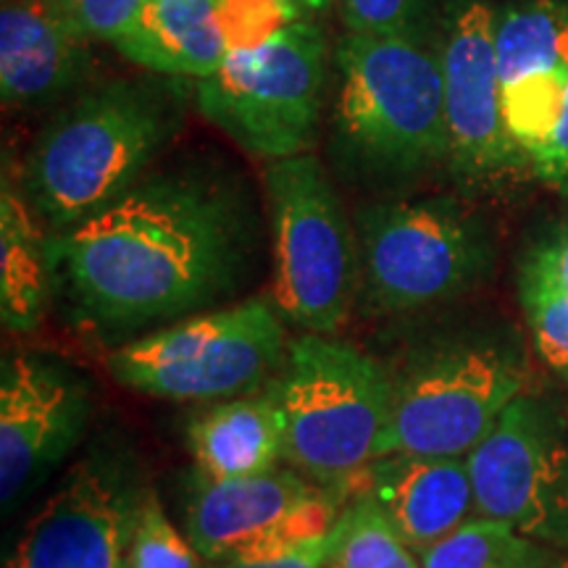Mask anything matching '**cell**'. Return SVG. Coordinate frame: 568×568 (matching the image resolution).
<instances>
[{
	"label": "cell",
	"mask_w": 568,
	"mask_h": 568,
	"mask_svg": "<svg viewBox=\"0 0 568 568\" xmlns=\"http://www.w3.org/2000/svg\"><path fill=\"white\" fill-rule=\"evenodd\" d=\"M477 516L539 545L568 542V435L542 397H516L466 456Z\"/></svg>",
	"instance_id": "obj_10"
},
{
	"label": "cell",
	"mask_w": 568,
	"mask_h": 568,
	"mask_svg": "<svg viewBox=\"0 0 568 568\" xmlns=\"http://www.w3.org/2000/svg\"><path fill=\"white\" fill-rule=\"evenodd\" d=\"M518 297L537 355L552 372L568 376V295L524 264L518 274Z\"/></svg>",
	"instance_id": "obj_23"
},
{
	"label": "cell",
	"mask_w": 568,
	"mask_h": 568,
	"mask_svg": "<svg viewBox=\"0 0 568 568\" xmlns=\"http://www.w3.org/2000/svg\"><path fill=\"white\" fill-rule=\"evenodd\" d=\"M329 568H422V560L395 535L379 508L358 495L343 514V537Z\"/></svg>",
	"instance_id": "obj_22"
},
{
	"label": "cell",
	"mask_w": 568,
	"mask_h": 568,
	"mask_svg": "<svg viewBox=\"0 0 568 568\" xmlns=\"http://www.w3.org/2000/svg\"><path fill=\"white\" fill-rule=\"evenodd\" d=\"M552 556L508 524L474 516L443 542L424 550L422 568H539Z\"/></svg>",
	"instance_id": "obj_21"
},
{
	"label": "cell",
	"mask_w": 568,
	"mask_h": 568,
	"mask_svg": "<svg viewBox=\"0 0 568 568\" xmlns=\"http://www.w3.org/2000/svg\"><path fill=\"white\" fill-rule=\"evenodd\" d=\"M539 568H568V556H550Z\"/></svg>",
	"instance_id": "obj_32"
},
{
	"label": "cell",
	"mask_w": 568,
	"mask_h": 568,
	"mask_svg": "<svg viewBox=\"0 0 568 568\" xmlns=\"http://www.w3.org/2000/svg\"><path fill=\"white\" fill-rule=\"evenodd\" d=\"M90 38L59 0H6L0 11V95L9 109H38L88 80Z\"/></svg>",
	"instance_id": "obj_15"
},
{
	"label": "cell",
	"mask_w": 568,
	"mask_h": 568,
	"mask_svg": "<svg viewBox=\"0 0 568 568\" xmlns=\"http://www.w3.org/2000/svg\"><path fill=\"white\" fill-rule=\"evenodd\" d=\"M524 264L535 268L545 280L556 284L560 293L568 295V222L552 230L531 247Z\"/></svg>",
	"instance_id": "obj_30"
},
{
	"label": "cell",
	"mask_w": 568,
	"mask_h": 568,
	"mask_svg": "<svg viewBox=\"0 0 568 568\" xmlns=\"http://www.w3.org/2000/svg\"><path fill=\"white\" fill-rule=\"evenodd\" d=\"M351 500L293 466H274L240 479L195 471L187 487L184 535L205 564L240 552L311 542L329 535Z\"/></svg>",
	"instance_id": "obj_11"
},
{
	"label": "cell",
	"mask_w": 568,
	"mask_h": 568,
	"mask_svg": "<svg viewBox=\"0 0 568 568\" xmlns=\"http://www.w3.org/2000/svg\"><path fill=\"white\" fill-rule=\"evenodd\" d=\"M274 385L284 416V464L353 503L368 464L382 456L393 376L343 339L303 335L290 343Z\"/></svg>",
	"instance_id": "obj_4"
},
{
	"label": "cell",
	"mask_w": 568,
	"mask_h": 568,
	"mask_svg": "<svg viewBox=\"0 0 568 568\" xmlns=\"http://www.w3.org/2000/svg\"><path fill=\"white\" fill-rule=\"evenodd\" d=\"M51 255L77 318L105 337H130L230 295L245 274L251 226L219 184L161 174L51 234Z\"/></svg>",
	"instance_id": "obj_1"
},
{
	"label": "cell",
	"mask_w": 568,
	"mask_h": 568,
	"mask_svg": "<svg viewBox=\"0 0 568 568\" xmlns=\"http://www.w3.org/2000/svg\"><path fill=\"white\" fill-rule=\"evenodd\" d=\"M142 495L122 458L92 453L30 518L6 568H124Z\"/></svg>",
	"instance_id": "obj_13"
},
{
	"label": "cell",
	"mask_w": 568,
	"mask_h": 568,
	"mask_svg": "<svg viewBox=\"0 0 568 568\" xmlns=\"http://www.w3.org/2000/svg\"><path fill=\"white\" fill-rule=\"evenodd\" d=\"M303 19L287 0H216V24L230 51H255Z\"/></svg>",
	"instance_id": "obj_25"
},
{
	"label": "cell",
	"mask_w": 568,
	"mask_h": 568,
	"mask_svg": "<svg viewBox=\"0 0 568 568\" xmlns=\"http://www.w3.org/2000/svg\"><path fill=\"white\" fill-rule=\"evenodd\" d=\"M272 301L305 335H335L361 290L358 240L314 153L272 161Z\"/></svg>",
	"instance_id": "obj_7"
},
{
	"label": "cell",
	"mask_w": 568,
	"mask_h": 568,
	"mask_svg": "<svg viewBox=\"0 0 568 568\" xmlns=\"http://www.w3.org/2000/svg\"><path fill=\"white\" fill-rule=\"evenodd\" d=\"M124 568H209L187 535L174 527L161 500L145 489L134 516Z\"/></svg>",
	"instance_id": "obj_24"
},
{
	"label": "cell",
	"mask_w": 568,
	"mask_h": 568,
	"mask_svg": "<svg viewBox=\"0 0 568 568\" xmlns=\"http://www.w3.org/2000/svg\"><path fill=\"white\" fill-rule=\"evenodd\" d=\"M337 145L368 176H414L447 163L439 48L418 32L353 34L337 45Z\"/></svg>",
	"instance_id": "obj_3"
},
{
	"label": "cell",
	"mask_w": 568,
	"mask_h": 568,
	"mask_svg": "<svg viewBox=\"0 0 568 568\" xmlns=\"http://www.w3.org/2000/svg\"><path fill=\"white\" fill-rule=\"evenodd\" d=\"M389 376L393 410L382 456L464 458L527 393L529 368L508 339L471 335L418 347Z\"/></svg>",
	"instance_id": "obj_5"
},
{
	"label": "cell",
	"mask_w": 568,
	"mask_h": 568,
	"mask_svg": "<svg viewBox=\"0 0 568 568\" xmlns=\"http://www.w3.org/2000/svg\"><path fill=\"white\" fill-rule=\"evenodd\" d=\"M116 51L151 74L205 80L226 59L216 0H145Z\"/></svg>",
	"instance_id": "obj_18"
},
{
	"label": "cell",
	"mask_w": 568,
	"mask_h": 568,
	"mask_svg": "<svg viewBox=\"0 0 568 568\" xmlns=\"http://www.w3.org/2000/svg\"><path fill=\"white\" fill-rule=\"evenodd\" d=\"M182 122L174 84L116 80L69 105L34 142L24 197L51 234L88 222L142 182Z\"/></svg>",
	"instance_id": "obj_2"
},
{
	"label": "cell",
	"mask_w": 568,
	"mask_h": 568,
	"mask_svg": "<svg viewBox=\"0 0 568 568\" xmlns=\"http://www.w3.org/2000/svg\"><path fill=\"white\" fill-rule=\"evenodd\" d=\"M90 389L40 353H9L0 368V497L9 510L80 443Z\"/></svg>",
	"instance_id": "obj_14"
},
{
	"label": "cell",
	"mask_w": 568,
	"mask_h": 568,
	"mask_svg": "<svg viewBox=\"0 0 568 568\" xmlns=\"http://www.w3.org/2000/svg\"><path fill=\"white\" fill-rule=\"evenodd\" d=\"M59 3L84 38L111 42L116 48L134 30L145 0H59Z\"/></svg>",
	"instance_id": "obj_28"
},
{
	"label": "cell",
	"mask_w": 568,
	"mask_h": 568,
	"mask_svg": "<svg viewBox=\"0 0 568 568\" xmlns=\"http://www.w3.org/2000/svg\"><path fill=\"white\" fill-rule=\"evenodd\" d=\"M347 32L397 34L416 32L429 0H339Z\"/></svg>",
	"instance_id": "obj_27"
},
{
	"label": "cell",
	"mask_w": 568,
	"mask_h": 568,
	"mask_svg": "<svg viewBox=\"0 0 568 568\" xmlns=\"http://www.w3.org/2000/svg\"><path fill=\"white\" fill-rule=\"evenodd\" d=\"M339 537H343V516L329 535L311 542L282 545V548L240 552L222 560H213L209 568H329L335 558Z\"/></svg>",
	"instance_id": "obj_26"
},
{
	"label": "cell",
	"mask_w": 568,
	"mask_h": 568,
	"mask_svg": "<svg viewBox=\"0 0 568 568\" xmlns=\"http://www.w3.org/2000/svg\"><path fill=\"white\" fill-rule=\"evenodd\" d=\"M366 314L389 316L453 301L489 264L485 226L450 197H400L355 213Z\"/></svg>",
	"instance_id": "obj_8"
},
{
	"label": "cell",
	"mask_w": 568,
	"mask_h": 568,
	"mask_svg": "<svg viewBox=\"0 0 568 568\" xmlns=\"http://www.w3.org/2000/svg\"><path fill=\"white\" fill-rule=\"evenodd\" d=\"M287 3L293 6V9L305 19V17H308V13L322 11V9H326V6H329V3H335V0H287Z\"/></svg>",
	"instance_id": "obj_31"
},
{
	"label": "cell",
	"mask_w": 568,
	"mask_h": 568,
	"mask_svg": "<svg viewBox=\"0 0 568 568\" xmlns=\"http://www.w3.org/2000/svg\"><path fill=\"white\" fill-rule=\"evenodd\" d=\"M495 51L503 95L568 88V0H518L497 13Z\"/></svg>",
	"instance_id": "obj_20"
},
{
	"label": "cell",
	"mask_w": 568,
	"mask_h": 568,
	"mask_svg": "<svg viewBox=\"0 0 568 568\" xmlns=\"http://www.w3.org/2000/svg\"><path fill=\"white\" fill-rule=\"evenodd\" d=\"M326 80L322 27L297 19L255 51H230L197 80V111L258 159L282 161L314 145Z\"/></svg>",
	"instance_id": "obj_9"
},
{
	"label": "cell",
	"mask_w": 568,
	"mask_h": 568,
	"mask_svg": "<svg viewBox=\"0 0 568 568\" xmlns=\"http://www.w3.org/2000/svg\"><path fill=\"white\" fill-rule=\"evenodd\" d=\"M529 172L542 184H548L550 190L568 197V90L556 130H552L550 140L545 142L542 151L531 159Z\"/></svg>",
	"instance_id": "obj_29"
},
{
	"label": "cell",
	"mask_w": 568,
	"mask_h": 568,
	"mask_svg": "<svg viewBox=\"0 0 568 568\" xmlns=\"http://www.w3.org/2000/svg\"><path fill=\"white\" fill-rule=\"evenodd\" d=\"M24 193L3 176L0 190V318L6 332H32L53 290L51 234Z\"/></svg>",
	"instance_id": "obj_19"
},
{
	"label": "cell",
	"mask_w": 568,
	"mask_h": 568,
	"mask_svg": "<svg viewBox=\"0 0 568 568\" xmlns=\"http://www.w3.org/2000/svg\"><path fill=\"white\" fill-rule=\"evenodd\" d=\"M358 495H366L379 508L416 556L477 516L466 456H382L368 464Z\"/></svg>",
	"instance_id": "obj_16"
},
{
	"label": "cell",
	"mask_w": 568,
	"mask_h": 568,
	"mask_svg": "<svg viewBox=\"0 0 568 568\" xmlns=\"http://www.w3.org/2000/svg\"><path fill=\"white\" fill-rule=\"evenodd\" d=\"M495 19L485 0H458L447 13L439 42L447 166L471 187H493L529 166L527 155L510 140L503 113Z\"/></svg>",
	"instance_id": "obj_12"
},
{
	"label": "cell",
	"mask_w": 568,
	"mask_h": 568,
	"mask_svg": "<svg viewBox=\"0 0 568 568\" xmlns=\"http://www.w3.org/2000/svg\"><path fill=\"white\" fill-rule=\"evenodd\" d=\"M287 351L280 311L253 297L126 339L105 368L132 393L219 403L266 387L282 372Z\"/></svg>",
	"instance_id": "obj_6"
},
{
	"label": "cell",
	"mask_w": 568,
	"mask_h": 568,
	"mask_svg": "<svg viewBox=\"0 0 568 568\" xmlns=\"http://www.w3.org/2000/svg\"><path fill=\"white\" fill-rule=\"evenodd\" d=\"M187 450L209 479L264 474L284 460V416L274 379L255 393L211 403L190 418Z\"/></svg>",
	"instance_id": "obj_17"
}]
</instances>
